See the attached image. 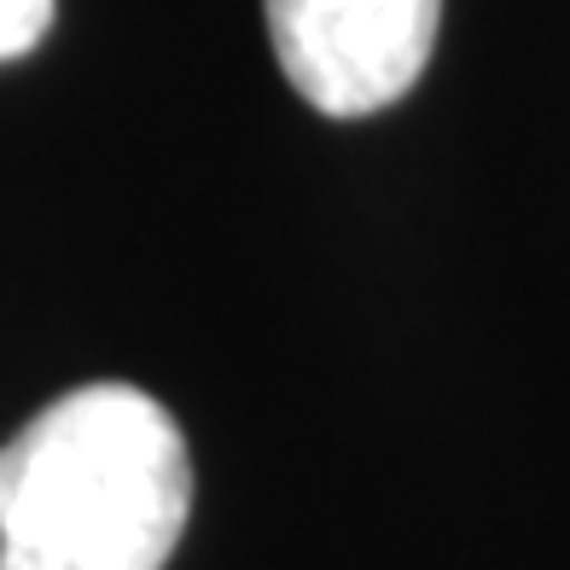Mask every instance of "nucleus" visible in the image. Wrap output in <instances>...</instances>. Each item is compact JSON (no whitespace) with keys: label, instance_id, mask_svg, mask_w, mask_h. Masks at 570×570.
Wrapping results in <instances>:
<instances>
[{"label":"nucleus","instance_id":"3","mask_svg":"<svg viewBox=\"0 0 570 570\" xmlns=\"http://www.w3.org/2000/svg\"><path fill=\"white\" fill-rule=\"evenodd\" d=\"M53 30V0H0V59H23Z\"/></svg>","mask_w":570,"mask_h":570},{"label":"nucleus","instance_id":"1","mask_svg":"<svg viewBox=\"0 0 570 570\" xmlns=\"http://www.w3.org/2000/svg\"><path fill=\"white\" fill-rule=\"evenodd\" d=\"M187 512V436L135 384H82L0 443V570H164Z\"/></svg>","mask_w":570,"mask_h":570},{"label":"nucleus","instance_id":"2","mask_svg":"<svg viewBox=\"0 0 570 570\" xmlns=\"http://www.w3.org/2000/svg\"><path fill=\"white\" fill-rule=\"evenodd\" d=\"M268 41L321 117H373L420 82L443 0H263Z\"/></svg>","mask_w":570,"mask_h":570}]
</instances>
